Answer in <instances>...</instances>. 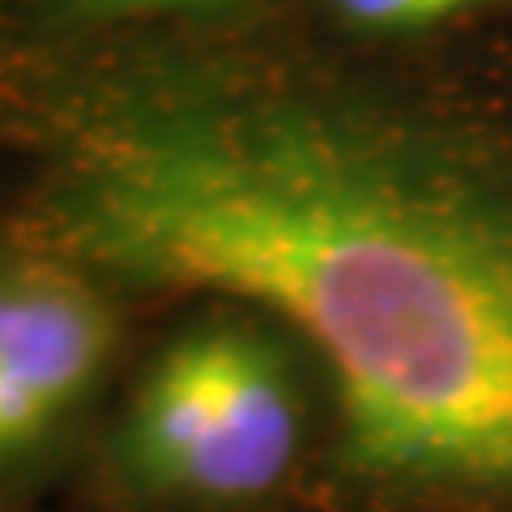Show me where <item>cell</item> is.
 <instances>
[{
  "label": "cell",
  "instance_id": "obj_2",
  "mask_svg": "<svg viewBox=\"0 0 512 512\" xmlns=\"http://www.w3.org/2000/svg\"><path fill=\"white\" fill-rule=\"evenodd\" d=\"M325 376L286 325L231 299L180 303L137 350L56 512H312Z\"/></svg>",
  "mask_w": 512,
  "mask_h": 512
},
{
  "label": "cell",
  "instance_id": "obj_4",
  "mask_svg": "<svg viewBox=\"0 0 512 512\" xmlns=\"http://www.w3.org/2000/svg\"><path fill=\"white\" fill-rule=\"evenodd\" d=\"M512 0H320L325 22L346 39H414L466 22L474 13L504 9Z\"/></svg>",
  "mask_w": 512,
  "mask_h": 512
},
{
  "label": "cell",
  "instance_id": "obj_6",
  "mask_svg": "<svg viewBox=\"0 0 512 512\" xmlns=\"http://www.w3.org/2000/svg\"><path fill=\"white\" fill-rule=\"evenodd\" d=\"M0 512H56V508H0Z\"/></svg>",
  "mask_w": 512,
  "mask_h": 512
},
{
  "label": "cell",
  "instance_id": "obj_5",
  "mask_svg": "<svg viewBox=\"0 0 512 512\" xmlns=\"http://www.w3.org/2000/svg\"><path fill=\"white\" fill-rule=\"evenodd\" d=\"M235 0H60V22L73 26H154L218 18Z\"/></svg>",
  "mask_w": 512,
  "mask_h": 512
},
{
  "label": "cell",
  "instance_id": "obj_3",
  "mask_svg": "<svg viewBox=\"0 0 512 512\" xmlns=\"http://www.w3.org/2000/svg\"><path fill=\"white\" fill-rule=\"evenodd\" d=\"M141 308L0 214V508H56L133 363Z\"/></svg>",
  "mask_w": 512,
  "mask_h": 512
},
{
  "label": "cell",
  "instance_id": "obj_1",
  "mask_svg": "<svg viewBox=\"0 0 512 512\" xmlns=\"http://www.w3.org/2000/svg\"><path fill=\"white\" fill-rule=\"evenodd\" d=\"M5 210L133 308L312 350V512H512V94L282 22H0Z\"/></svg>",
  "mask_w": 512,
  "mask_h": 512
}]
</instances>
